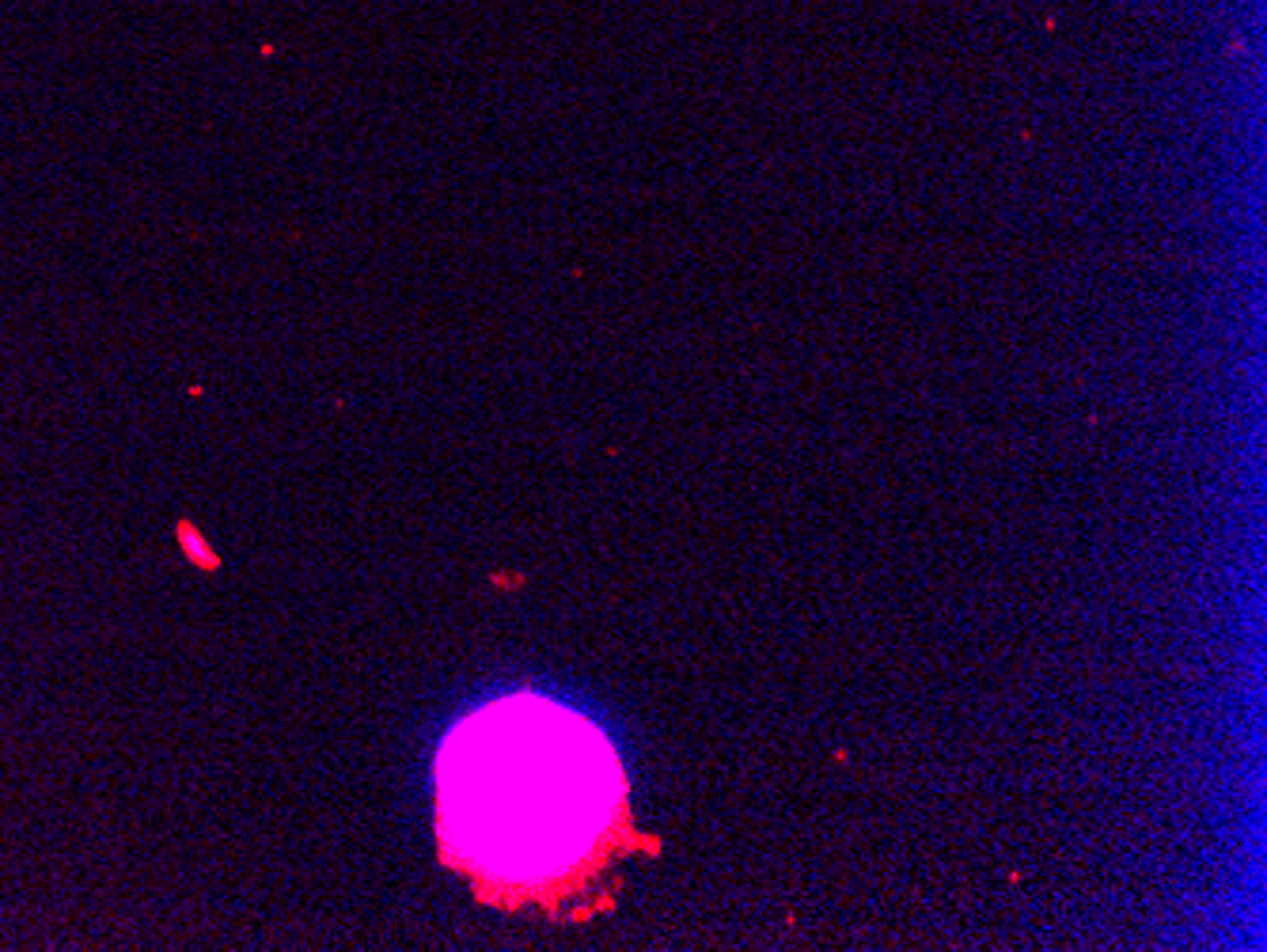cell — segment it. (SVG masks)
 Returning a JSON list of instances; mask_svg holds the SVG:
<instances>
[{"instance_id":"cell-1","label":"cell","mask_w":1267,"mask_h":952,"mask_svg":"<svg viewBox=\"0 0 1267 952\" xmlns=\"http://www.w3.org/2000/svg\"><path fill=\"white\" fill-rule=\"evenodd\" d=\"M444 858L501 903H558L638 846L607 736L551 698H501L463 717L437 759Z\"/></svg>"}]
</instances>
